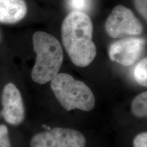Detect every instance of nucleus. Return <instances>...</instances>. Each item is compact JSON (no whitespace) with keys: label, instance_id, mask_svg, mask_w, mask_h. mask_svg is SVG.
Instances as JSON below:
<instances>
[{"label":"nucleus","instance_id":"f257e3e1","mask_svg":"<svg viewBox=\"0 0 147 147\" xmlns=\"http://www.w3.org/2000/svg\"><path fill=\"white\" fill-rule=\"evenodd\" d=\"M93 32V23L86 12L71 11L62 23V42L72 63L78 67L89 65L96 57Z\"/></svg>","mask_w":147,"mask_h":147},{"label":"nucleus","instance_id":"f03ea898","mask_svg":"<svg viewBox=\"0 0 147 147\" xmlns=\"http://www.w3.org/2000/svg\"><path fill=\"white\" fill-rule=\"evenodd\" d=\"M32 41L36 59L32 78L36 83L45 84L59 74L63 61V49L55 37L45 32L35 33Z\"/></svg>","mask_w":147,"mask_h":147},{"label":"nucleus","instance_id":"7ed1b4c3","mask_svg":"<svg viewBox=\"0 0 147 147\" xmlns=\"http://www.w3.org/2000/svg\"><path fill=\"white\" fill-rule=\"evenodd\" d=\"M51 87L57 100L67 111L78 109L89 112L95 107V98L91 89L68 74H57L51 80Z\"/></svg>","mask_w":147,"mask_h":147},{"label":"nucleus","instance_id":"20e7f679","mask_svg":"<svg viewBox=\"0 0 147 147\" xmlns=\"http://www.w3.org/2000/svg\"><path fill=\"white\" fill-rule=\"evenodd\" d=\"M107 34L113 38L136 36L142 34V25L133 12L122 5L115 7L105 23Z\"/></svg>","mask_w":147,"mask_h":147},{"label":"nucleus","instance_id":"39448f33","mask_svg":"<svg viewBox=\"0 0 147 147\" xmlns=\"http://www.w3.org/2000/svg\"><path fill=\"white\" fill-rule=\"evenodd\" d=\"M86 139L81 132L65 127H55L37 134L30 147H85Z\"/></svg>","mask_w":147,"mask_h":147},{"label":"nucleus","instance_id":"423d86ee","mask_svg":"<svg viewBox=\"0 0 147 147\" xmlns=\"http://www.w3.org/2000/svg\"><path fill=\"white\" fill-rule=\"evenodd\" d=\"M146 46V40L142 38L129 37L114 42L108 49L110 59L121 65L129 67L134 65L140 57Z\"/></svg>","mask_w":147,"mask_h":147},{"label":"nucleus","instance_id":"0eeeda50","mask_svg":"<svg viewBox=\"0 0 147 147\" xmlns=\"http://www.w3.org/2000/svg\"><path fill=\"white\" fill-rule=\"evenodd\" d=\"M1 115L7 123L18 125L25 119V107L19 90L12 82L5 84L1 93Z\"/></svg>","mask_w":147,"mask_h":147},{"label":"nucleus","instance_id":"6e6552de","mask_svg":"<svg viewBox=\"0 0 147 147\" xmlns=\"http://www.w3.org/2000/svg\"><path fill=\"white\" fill-rule=\"evenodd\" d=\"M27 12L24 0H0V23H16L25 18Z\"/></svg>","mask_w":147,"mask_h":147},{"label":"nucleus","instance_id":"1a4fd4ad","mask_svg":"<svg viewBox=\"0 0 147 147\" xmlns=\"http://www.w3.org/2000/svg\"><path fill=\"white\" fill-rule=\"evenodd\" d=\"M131 113L138 118L147 117V91L140 93L131 102Z\"/></svg>","mask_w":147,"mask_h":147},{"label":"nucleus","instance_id":"9d476101","mask_svg":"<svg viewBox=\"0 0 147 147\" xmlns=\"http://www.w3.org/2000/svg\"><path fill=\"white\" fill-rule=\"evenodd\" d=\"M134 79L140 86L147 87V57L140 60L134 70Z\"/></svg>","mask_w":147,"mask_h":147},{"label":"nucleus","instance_id":"9b49d317","mask_svg":"<svg viewBox=\"0 0 147 147\" xmlns=\"http://www.w3.org/2000/svg\"><path fill=\"white\" fill-rule=\"evenodd\" d=\"M90 0H67L68 8L71 11L85 12L90 7Z\"/></svg>","mask_w":147,"mask_h":147},{"label":"nucleus","instance_id":"f8f14e48","mask_svg":"<svg viewBox=\"0 0 147 147\" xmlns=\"http://www.w3.org/2000/svg\"><path fill=\"white\" fill-rule=\"evenodd\" d=\"M0 147H12L8 128L1 124H0Z\"/></svg>","mask_w":147,"mask_h":147},{"label":"nucleus","instance_id":"ddd939ff","mask_svg":"<svg viewBox=\"0 0 147 147\" xmlns=\"http://www.w3.org/2000/svg\"><path fill=\"white\" fill-rule=\"evenodd\" d=\"M134 3L138 13L147 21V0H134Z\"/></svg>","mask_w":147,"mask_h":147},{"label":"nucleus","instance_id":"4468645a","mask_svg":"<svg viewBox=\"0 0 147 147\" xmlns=\"http://www.w3.org/2000/svg\"><path fill=\"white\" fill-rule=\"evenodd\" d=\"M133 147H147V132H142L134 138Z\"/></svg>","mask_w":147,"mask_h":147}]
</instances>
